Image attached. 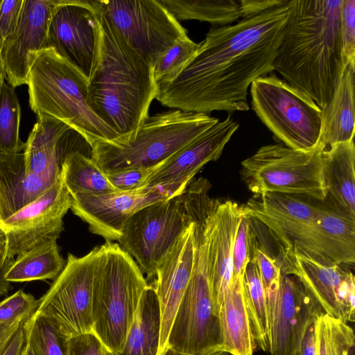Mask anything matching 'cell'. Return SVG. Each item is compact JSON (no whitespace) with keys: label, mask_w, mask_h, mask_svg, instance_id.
I'll use <instances>...</instances> for the list:
<instances>
[{"label":"cell","mask_w":355,"mask_h":355,"mask_svg":"<svg viewBox=\"0 0 355 355\" xmlns=\"http://www.w3.org/2000/svg\"><path fill=\"white\" fill-rule=\"evenodd\" d=\"M288 1L233 25L211 28L178 74L157 85L155 99L185 112L248 111L251 83L274 71Z\"/></svg>","instance_id":"cell-1"},{"label":"cell","mask_w":355,"mask_h":355,"mask_svg":"<svg viewBox=\"0 0 355 355\" xmlns=\"http://www.w3.org/2000/svg\"><path fill=\"white\" fill-rule=\"evenodd\" d=\"M343 0H288V14L275 58L288 84L324 108L345 69L340 35Z\"/></svg>","instance_id":"cell-2"},{"label":"cell","mask_w":355,"mask_h":355,"mask_svg":"<svg viewBox=\"0 0 355 355\" xmlns=\"http://www.w3.org/2000/svg\"><path fill=\"white\" fill-rule=\"evenodd\" d=\"M97 56L88 79L87 104L119 137L130 139L148 116L157 94L153 67L132 49L96 7Z\"/></svg>","instance_id":"cell-3"},{"label":"cell","mask_w":355,"mask_h":355,"mask_svg":"<svg viewBox=\"0 0 355 355\" xmlns=\"http://www.w3.org/2000/svg\"><path fill=\"white\" fill-rule=\"evenodd\" d=\"M29 104L37 117L57 119L80 135L92 147L119 137L87 104L88 78L53 49L43 50L28 80Z\"/></svg>","instance_id":"cell-4"},{"label":"cell","mask_w":355,"mask_h":355,"mask_svg":"<svg viewBox=\"0 0 355 355\" xmlns=\"http://www.w3.org/2000/svg\"><path fill=\"white\" fill-rule=\"evenodd\" d=\"M218 121L207 114L180 110L157 113L146 118L126 141L94 144L92 158L105 174L156 169Z\"/></svg>","instance_id":"cell-5"},{"label":"cell","mask_w":355,"mask_h":355,"mask_svg":"<svg viewBox=\"0 0 355 355\" xmlns=\"http://www.w3.org/2000/svg\"><path fill=\"white\" fill-rule=\"evenodd\" d=\"M148 284L133 258L118 243L100 246L92 292V332L120 353Z\"/></svg>","instance_id":"cell-6"},{"label":"cell","mask_w":355,"mask_h":355,"mask_svg":"<svg viewBox=\"0 0 355 355\" xmlns=\"http://www.w3.org/2000/svg\"><path fill=\"white\" fill-rule=\"evenodd\" d=\"M207 212L195 222V252L191 275L178 305L166 348L191 355L224 351L220 318L215 306L208 261Z\"/></svg>","instance_id":"cell-7"},{"label":"cell","mask_w":355,"mask_h":355,"mask_svg":"<svg viewBox=\"0 0 355 355\" xmlns=\"http://www.w3.org/2000/svg\"><path fill=\"white\" fill-rule=\"evenodd\" d=\"M202 195V182H191L182 193L144 207L124 223L117 241L147 279L193 220Z\"/></svg>","instance_id":"cell-8"},{"label":"cell","mask_w":355,"mask_h":355,"mask_svg":"<svg viewBox=\"0 0 355 355\" xmlns=\"http://www.w3.org/2000/svg\"><path fill=\"white\" fill-rule=\"evenodd\" d=\"M252 107L284 145L295 150L318 147L322 110L308 95L270 73L250 85Z\"/></svg>","instance_id":"cell-9"},{"label":"cell","mask_w":355,"mask_h":355,"mask_svg":"<svg viewBox=\"0 0 355 355\" xmlns=\"http://www.w3.org/2000/svg\"><path fill=\"white\" fill-rule=\"evenodd\" d=\"M241 175L253 194L275 192L324 200L322 150L293 149L283 144L259 148L241 162Z\"/></svg>","instance_id":"cell-10"},{"label":"cell","mask_w":355,"mask_h":355,"mask_svg":"<svg viewBox=\"0 0 355 355\" xmlns=\"http://www.w3.org/2000/svg\"><path fill=\"white\" fill-rule=\"evenodd\" d=\"M100 246L78 257L69 254L65 266L38 300L34 315L44 318L65 340L92 332V292Z\"/></svg>","instance_id":"cell-11"},{"label":"cell","mask_w":355,"mask_h":355,"mask_svg":"<svg viewBox=\"0 0 355 355\" xmlns=\"http://www.w3.org/2000/svg\"><path fill=\"white\" fill-rule=\"evenodd\" d=\"M96 7L138 54L155 66L187 31L159 0H96Z\"/></svg>","instance_id":"cell-12"},{"label":"cell","mask_w":355,"mask_h":355,"mask_svg":"<svg viewBox=\"0 0 355 355\" xmlns=\"http://www.w3.org/2000/svg\"><path fill=\"white\" fill-rule=\"evenodd\" d=\"M188 184L168 182L99 196L71 195L70 209L88 224L92 233L106 241H118L132 215L146 206L182 193Z\"/></svg>","instance_id":"cell-13"},{"label":"cell","mask_w":355,"mask_h":355,"mask_svg":"<svg viewBox=\"0 0 355 355\" xmlns=\"http://www.w3.org/2000/svg\"><path fill=\"white\" fill-rule=\"evenodd\" d=\"M71 202L61 171L58 180L44 193L3 220L0 228L7 256L14 259L49 239H58Z\"/></svg>","instance_id":"cell-14"},{"label":"cell","mask_w":355,"mask_h":355,"mask_svg":"<svg viewBox=\"0 0 355 355\" xmlns=\"http://www.w3.org/2000/svg\"><path fill=\"white\" fill-rule=\"evenodd\" d=\"M266 296L270 355H295L306 330L323 309L292 275L282 274L279 287Z\"/></svg>","instance_id":"cell-15"},{"label":"cell","mask_w":355,"mask_h":355,"mask_svg":"<svg viewBox=\"0 0 355 355\" xmlns=\"http://www.w3.org/2000/svg\"><path fill=\"white\" fill-rule=\"evenodd\" d=\"M98 43V22L92 1L61 0L49 27L48 49H53L89 79Z\"/></svg>","instance_id":"cell-16"},{"label":"cell","mask_w":355,"mask_h":355,"mask_svg":"<svg viewBox=\"0 0 355 355\" xmlns=\"http://www.w3.org/2000/svg\"><path fill=\"white\" fill-rule=\"evenodd\" d=\"M60 1L24 0L17 26L1 49L6 79L12 87L27 85L38 55L48 49L49 27Z\"/></svg>","instance_id":"cell-17"},{"label":"cell","mask_w":355,"mask_h":355,"mask_svg":"<svg viewBox=\"0 0 355 355\" xmlns=\"http://www.w3.org/2000/svg\"><path fill=\"white\" fill-rule=\"evenodd\" d=\"M293 247L323 263L353 266L355 217L327 196L319 201L311 225Z\"/></svg>","instance_id":"cell-18"},{"label":"cell","mask_w":355,"mask_h":355,"mask_svg":"<svg viewBox=\"0 0 355 355\" xmlns=\"http://www.w3.org/2000/svg\"><path fill=\"white\" fill-rule=\"evenodd\" d=\"M319 201L302 196L267 192L253 194L242 206L249 217L266 227L282 253L293 248L311 225Z\"/></svg>","instance_id":"cell-19"},{"label":"cell","mask_w":355,"mask_h":355,"mask_svg":"<svg viewBox=\"0 0 355 355\" xmlns=\"http://www.w3.org/2000/svg\"><path fill=\"white\" fill-rule=\"evenodd\" d=\"M195 218V217H194ZM195 222L184 231L158 266L153 284L159 300L161 334L158 355H162L178 305L189 282L194 262Z\"/></svg>","instance_id":"cell-20"},{"label":"cell","mask_w":355,"mask_h":355,"mask_svg":"<svg viewBox=\"0 0 355 355\" xmlns=\"http://www.w3.org/2000/svg\"><path fill=\"white\" fill-rule=\"evenodd\" d=\"M242 211V205L233 201H213L205 217L209 277L218 313L232 278L234 246Z\"/></svg>","instance_id":"cell-21"},{"label":"cell","mask_w":355,"mask_h":355,"mask_svg":"<svg viewBox=\"0 0 355 355\" xmlns=\"http://www.w3.org/2000/svg\"><path fill=\"white\" fill-rule=\"evenodd\" d=\"M239 126V123L230 116L218 121L157 167L147 186L168 182L189 184L203 166L220 157Z\"/></svg>","instance_id":"cell-22"},{"label":"cell","mask_w":355,"mask_h":355,"mask_svg":"<svg viewBox=\"0 0 355 355\" xmlns=\"http://www.w3.org/2000/svg\"><path fill=\"white\" fill-rule=\"evenodd\" d=\"M282 274L297 278L324 312L347 323L346 311L339 294L349 270L337 264H326L301 252L296 248L279 253Z\"/></svg>","instance_id":"cell-23"},{"label":"cell","mask_w":355,"mask_h":355,"mask_svg":"<svg viewBox=\"0 0 355 355\" xmlns=\"http://www.w3.org/2000/svg\"><path fill=\"white\" fill-rule=\"evenodd\" d=\"M71 129L49 117H37L26 142L24 151L25 171L58 177L64 155L62 144Z\"/></svg>","instance_id":"cell-24"},{"label":"cell","mask_w":355,"mask_h":355,"mask_svg":"<svg viewBox=\"0 0 355 355\" xmlns=\"http://www.w3.org/2000/svg\"><path fill=\"white\" fill-rule=\"evenodd\" d=\"M322 110V130L318 147L322 151L354 140V67H345L328 104Z\"/></svg>","instance_id":"cell-25"},{"label":"cell","mask_w":355,"mask_h":355,"mask_svg":"<svg viewBox=\"0 0 355 355\" xmlns=\"http://www.w3.org/2000/svg\"><path fill=\"white\" fill-rule=\"evenodd\" d=\"M60 175L26 172L24 152L13 155L0 153V181L4 197L5 219L37 199L55 184Z\"/></svg>","instance_id":"cell-26"},{"label":"cell","mask_w":355,"mask_h":355,"mask_svg":"<svg viewBox=\"0 0 355 355\" xmlns=\"http://www.w3.org/2000/svg\"><path fill=\"white\" fill-rule=\"evenodd\" d=\"M224 351L253 355L257 347L246 309L243 275L231 281L218 309Z\"/></svg>","instance_id":"cell-27"},{"label":"cell","mask_w":355,"mask_h":355,"mask_svg":"<svg viewBox=\"0 0 355 355\" xmlns=\"http://www.w3.org/2000/svg\"><path fill=\"white\" fill-rule=\"evenodd\" d=\"M327 196L355 217V147L354 140L322 151Z\"/></svg>","instance_id":"cell-28"},{"label":"cell","mask_w":355,"mask_h":355,"mask_svg":"<svg viewBox=\"0 0 355 355\" xmlns=\"http://www.w3.org/2000/svg\"><path fill=\"white\" fill-rule=\"evenodd\" d=\"M161 313L158 298L151 284L141 297L124 346L116 355H158Z\"/></svg>","instance_id":"cell-29"},{"label":"cell","mask_w":355,"mask_h":355,"mask_svg":"<svg viewBox=\"0 0 355 355\" xmlns=\"http://www.w3.org/2000/svg\"><path fill=\"white\" fill-rule=\"evenodd\" d=\"M57 239H49L17 256L6 274V281L12 283L55 279L66 263Z\"/></svg>","instance_id":"cell-30"},{"label":"cell","mask_w":355,"mask_h":355,"mask_svg":"<svg viewBox=\"0 0 355 355\" xmlns=\"http://www.w3.org/2000/svg\"><path fill=\"white\" fill-rule=\"evenodd\" d=\"M61 171L71 195L99 196L118 191L96 162L78 150H71L64 155Z\"/></svg>","instance_id":"cell-31"},{"label":"cell","mask_w":355,"mask_h":355,"mask_svg":"<svg viewBox=\"0 0 355 355\" xmlns=\"http://www.w3.org/2000/svg\"><path fill=\"white\" fill-rule=\"evenodd\" d=\"M178 20L196 19L220 26L241 17L239 0H159Z\"/></svg>","instance_id":"cell-32"},{"label":"cell","mask_w":355,"mask_h":355,"mask_svg":"<svg viewBox=\"0 0 355 355\" xmlns=\"http://www.w3.org/2000/svg\"><path fill=\"white\" fill-rule=\"evenodd\" d=\"M246 309L255 343L265 352L270 350V328L266 292L255 264L249 263L243 274Z\"/></svg>","instance_id":"cell-33"},{"label":"cell","mask_w":355,"mask_h":355,"mask_svg":"<svg viewBox=\"0 0 355 355\" xmlns=\"http://www.w3.org/2000/svg\"><path fill=\"white\" fill-rule=\"evenodd\" d=\"M21 107L14 87L3 84L0 89V153L19 154L26 143L19 138Z\"/></svg>","instance_id":"cell-34"},{"label":"cell","mask_w":355,"mask_h":355,"mask_svg":"<svg viewBox=\"0 0 355 355\" xmlns=\"http://www.w3.org/2000/svg\"><path fill=\"white\" fill-rule=\"evenodd\" d=\"M314 325L316 355H347L355 344L353 329L340 319L323 313Z\"/></svg>","instance_id":"cell-35"},{"label":"cell","mask_w":355,"mask_h":355,"mask_svg":"<svg viewBox=\"0 0 355 355\" xmlns=\"http://www.w3.org/2000/svg\"><path fill=\"white\" fill-rule=\"evenodd\" d=\"M26 338L36 355H67V340L44 318L33 315L24 322Z\"/></svg>","instance_id":"cell-36"},{"label":"cell","mask_w":355,"mask_h":355,"mask_svg":"<svg viewBox=\"0 0 355 355\" xmlns=\"http://www.w3.org/2000/svg\"><path fill=\"white\" fill-rule=\"evenodd\" d=\"M198 46V43L188 36L178 40L168 48L153 67V78L156 85L171 81L195 54Z\"/></svg>","instance_id":"cell-37"},{"label":"cell","mask_w":355,"mask_h":355,"mask_svg":"<svg viewBox=\"0 0 355 355\" xmlns=\"http://www.w3.org/2000/svg\"><path fill=\"white\" fill-rule=\"evenodd\" d=\"M258 243L254 221L243 209L234 246L233 273L231 281L236 280L240 275L244 274Z\"/></svg>","instance_id":"cell-38"},{"label":"cell","mask_w":355,"mask_h":355,"mask_svg":"<svg viewBox=\"0 0 355 355\" xmlns=\"http://www.w3.org/2000/svg\"><path fill=\"white\" fill-rule=\"evenodd\" d=\"M37 306L38 300L19 290L0 302V324L25 322L33 315Z\"/></svg>","instance_id":"cell-39"},{"label":"cell","mask_w":355,"mask_h":355,"mask_svg":"<svg viewBox=\"0 0 355 355\" xmlns=\"http://www.w3.org/2000/svg\"><path fill=\"white\" fill-rule=\"evenodd\" d=\"M250 263L256 265L266 293L279 287L282 263L278 257L270 255L258 243Z\"/></svg>","instance_id":"cell-40"},{"label":"cell","mask_w":355,"mask_h":355,"mask_svg":"<svg viewBox=\"0 0 355 355\" xmlns=\"http://www.w3.org/2000/svg\"><path fill=\"white\" fill-rule=\"evenodd\" d=\"M340 35L345 62H355V0H343L340 10Z\"/></svg>","instance_id":"cell-41"},{"label":"cell","mask_w":355,"mask_h":355,"mask_svg":"<svg viewBox=\"0 0 355 355\" xmlns=\"http://www.w3.org/2000/svg\"><path fill=\"white\" fill-rule=\"evenodd\" d=\"M155 168H136L106 174L109 182L118 191H129L141 189L148 185Z\"/></svg>","instance_id":"cell-42"},{"label":"cell","mask_w":355,"mask_h":355,"mask_svg":"<svg viewBox=\"0 0 355 355\" xmlns=\"http://www.w3.org/2000/svg\"><path fill=\"white\" fill-rule=\"evenodd\" d=\"M23 2L24 0H1L0 3V51L17 26Z\"/></svg>","instance_id":"cell-43"},{"label":"cell","mask_w":355,"mask_h":355,"mask_svg":"<svg viewBox=\"0 0 355 355\" xmlns=\"http://www.w3.org/2000/svg\"><path fill=\"white\" fill-rule=\"evenodd\" d=\"M105 350V347L93 332L67 340V355H104Z\"/></svg>","instance_id":"cell-44"},{"label":"cell","mask_w":355,"mask_h":355,"mask_svg":"<svg viewBox=\"0 0 355 355\" xmlns=\"http://www.w3.org/2000/svg\"><path fill=\"white\" fill-rule=\"evenodd\" d=\"M286 0H239L241 18L261 13L282 5Z\"/></svg>","instance_id":"cell-45"},{"label":"cell","mask_w":355,"mask_h":355,"mask_svg":"<svg viewBox=\"0 0 355 355\" xmlns=\"http://www.w3.org/2000/svg\"><path fill=\"white\" fill-rule=\"evenodd\" d=\"M14 259L6 254L4 234L0 228V297L7 294L11 288L10 283L6 281L5 276Z\"/></svg>","instance_id":"cell-46"},{"label":"cell","mask_w":355,"mask_h":355,"mask_svg":"<svg viewBox=\"0 0 355 355\" xmlns=\"http://www.w3.org/2000/svg\"><path fill=\"white\" fill-rule=\"evenodd\" d=\"M295 355H316L314 323L306 330L300 347Z\"/></svg>","instance_id":"cell-47"},{"label":"cell","mask_w":355,"mask_h":355,"mask_svg":"<svg viewBox=\"0 0 355 355\" xmlns=\"http://www.w3.org/2000/svg\"><path fill=\"white\" fill-rule=\"evenodd\" d=\"M25 343L26 336L22 325L13 336L1 355H21Z\"/></svg>","instance_id":"cell-48"},{"label":"cell","mask_w":355,"mask_h":355,"mask_svg":"<svg viewBox=\"0 0 355 355\" xmlns=\"http://www.w3.org/2000/svg\"><path fill=\"white\" fill-rule=\"evenodd\" d=\"M24 321H17L10 324H0V355L6 349L12 338Z\"/></svg>","instance_id":"cell-49"},{"label":"cell","mask_w":355,"mask_h":355,"mask_svg":"<svg viewBox=\"0 0 355 355\" xmlns=\"http://www.w3.org/2000/svg\"><path fill=\"white\" fill-rule=\"evenodd\" d=\"M5 219L4 216V197L3 193V190L1 187V184L0 181V226L3 223Z\"/></svg>","instance_id":"cell-50"},{"label":"cell","mask_w":355,"mask_h":355,"mask_svg":"<svg viewBox=\"0 0 355 355\" xmlns=\"http://www.w3.org/2000/svg\"><path fill=\"white\" fill-rule=\"evenodd\" d=\"M1 0H0L1 3ZM6 79V72L4 69V66L3 64V61L1 56V51H0V89L3 85V84L5 83Z\"/></svg>","instance_id":"cell-51"},{"label":"cell","mask_w":355,"mask_h":355,"mask_svg":"<svg viewBox=\"0 0 355 355\" xmlns=\"http://www.w3.org/2000/svg\"><path fill=\"white\" fill-rule=\"evenodd\" d=\"M21 355H36L33 351L30 343L26 338V343L24 347Z\"/></svg>","instance_id":"cell-52"},{"label":"cell","mask_w":355,"mask_h":355,"mask_svg":"<svg viewBox=\"0 0 355 355\" xmlns=\"http://www.w3.org/2000/svg\"><path fill=\"white\" fill-rule=\"evenodd\" d=\"M162 355H191L188 354L182 353L180 352L172 349L171 348H166Z\"/></svg>","instance_id":"cell-53"},{"label":"cell","mask_w":355,"mask_h":355,"mask_svg":"<svg viewBox=\"0 0 355 355\" xmlns=\"http://www.w3.org/2000/svg\"><path fill=\"white\" fill-rule=\"evenodd\" d=\"M347 355H355V344H353L347 350Z\"/></svg>","instance_id":"cell-54"},{"label":"cell","mask_w":355,"mask_h":355,"mask_svg":"<svg viewBox=\"0 0 355 355\" xmlns=\"http://www.w3.org/2000/svg\"><path fill=\"white\" fill-rule=\"evenodd\" d=\"M213 355H232V354H230L227 352L223 351V352H220L216 353V354H214Z\"/></svg>","instance_id":"cell-55"},{"label":"cell","mask_w":355,"mask_h":355,"mask_svg":"<svg viewBox=\"0 0 355 355\" xmlns=\"http://www.w3.org/2000/svg\"><path fill=\"white\" fill-rule=\"evenodd\" d=\"M104 355H116V354H115V353H114V352H112L109 351L108 349H107L105 348V354H104Z\"/></svg>","instance_id":"cell-56"}]
</instances>
